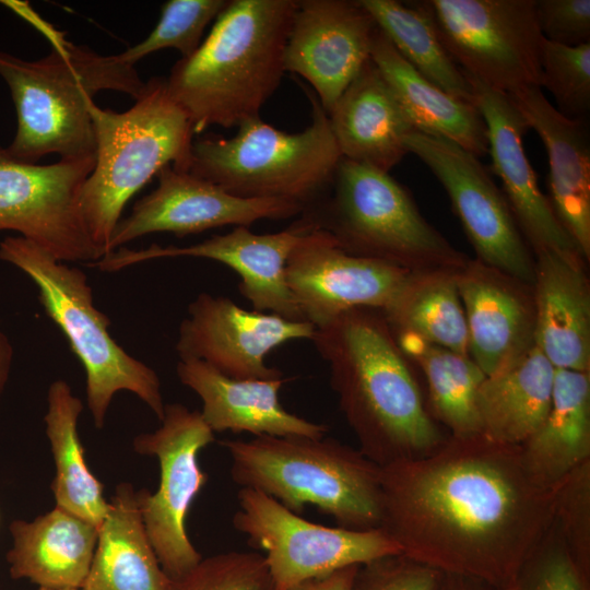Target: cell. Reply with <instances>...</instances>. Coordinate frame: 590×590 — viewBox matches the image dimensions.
<instances>
[{
	"mask_svg": "<svg viewBox=\"0 0 590 590\" xmlns=\"http://www.w3.org/2000/svg\"><path fill=\"white\" fill-rule=\"evenodd\" d=\"M384 530L402 554L488 587L508 581L553 520V489L521 447L447 435L430 453L381 467Z\"/></svg>",
	"mask_w": 590,
	"mask_h": 590,
	"instance_id": "cell-1",
	"label": "cell"
},
{
	"mask_svg": "<svg viewBox=\"0 0 590 590\" xmlns=\"http://www.w3.org/2000/svg\"><path fill=\"white\" fill-rule=\"evenodd\" d=\"M358 450L380 467L417 459L447 437L430 415L382 312L358 308L315 328L310 339Z\"/></svg>",
	"mask_w": 590,
	"mask_h": 590,
	"instance_id": "cell-2",
	"label": "cell"
},
{
	"mask_svg": "<svg viewBox=\"0 0 590 590\" xmlns=\"http://www.w3.org/2000/svg\"><path fill=\"white\" fill-rule=\"evenodd\" d=\"M35 23L51 45L50 52L26 61L0 50V75L16 109L17 130L8 153L37 164L48 154L74 160L96 156L88 106L102 91L139 98L146 85L135 66L118 55L103 56L85 45L66 39L21 1H2Z\"/></svg>",
	"mask_w": 590,
	"mask_h": 590,
	"instance_id": "cell-3",
	"label": "cell"
},
{
	"mask_svg": "<svg viewBox=\"0 0 590 590\" xmlns=\"http://www.w3.org/2000/svg\"><path fill=\"white\" fill-rule=\"evenodd\" d=\"M296 0H231L208 37L166 78L194 133L260 117L279 87Z\"/></svg>",
	"mask_w": 590,
	"mask_h": 590,
	"instance_id": "cell-4",
	"label": "cell"
},
{
	"mask_svg": "<svg viewBox=\"0 0 590 590\" xmlns=\"http://www.w3.org/2000/svg\"><path fill=\"white\" fill-rule=\"evenodd\" d=\"M221 445L240 488L261 492L298 515L312 505L342 528L380 527L381 467L358 449L332 437L258 436Z\"/></svg>",
	"mask_w": 590,
	"mask_h": 590,
	"instance_id": "cell-5",
	"label": "cell"
},
{
	"mask_svg": "<svg viewBox=\"0 0 590 590\" xmlns=\"http://www.w3.org/2000/svg\"><path fill=\"white\" fill-rule=\"evenodd\" d=\"M96 142L94 168L80 208L102 258L128 201L165 166L188 172L193 126L168 93L166 78L146 81L135 104L122 113L88 106Z\"/></svg>",
	"mask_w": 590,
	"mask_h": 590,
	"instance_id": "cell-6",
	"label": "cell"
},
{
	"mask_svg": "<svg viewBox=\"0 0 590 590\" xmlns=\"http://www.w3.org/2000/svg\"><path fill=\"white\" fill-rule=\"evenodd\" d=\"M299 216L328 232L345 252L408 272L458 271L469 260L389 173L343 157L329 192Z\"/></svg>",
	"mask_w": 590,
	"mask_h": 590,
	"instance_id": "cell-7",
	"label": "cell"
},
{
	"mask_svg": "<svg viewBox=\"0 0 590 590\" xmlns=\"http://www.w3.org/2000/svg\"><path fill=\"white\" fill-rule=\"evenodd\" d=\"M311 122L288 133L260 117L229 139L206 134L192 142L188 172L243 199H282L307 209L330 190L342 155L329 116L306 88Z\"/></svg>",
	"mask_w": 590,
	"mask_h": 590,
	"instance_id": "cell-8",
	"label": "cell"
},
{
	"mask_svg": "<svg viewBox=\"0 0 590 590\" xmlns=\"http://www.w3.org/2000/svg\"><path fill=\"white\" fill-rule=\"evenodd\" d=\"M0 259L36 285L46 315L60 328L86 375V402L96 428H103L114 396L130 391L161 421L165 403L156 371L127 353L108 331L109 318L93 300L86 275L57 260L22 236L0 241Z\"/></svg>",
	"mask_w": 590,
	"mask_h": 590,
	"instance_id": "cell-9",
	"label": "cell"
},
{
	"mask_svg": "<svg viewBox=\"0 0 590 590\" xmlns=\"http://www.w3.org/2000/svg\"><path fill=\"white\" fill-rule=\"evenodd\" d=\"M233 527L250 545L264 551L274 590L379 557L401 554L400 546L380 528L352 530L308 521L274 498L241 487Z\"/></svg>",
	"mask_w": 590,
	"mask_h": 590,
	"instance_id": "cell-10",
	"label": "cell"
},
{
	"mask_svg": "<svg viewBox=\"0 0 590 590\" xmlns=\"http://www.w3.org/2000/svg\"><path fill=\"white\" fill-rule=\"evenodd\" d=\"M452 60L469 76L511 94L541 87L543 35L535 0H424Z\"/></svg>",
	"mask_w": 590,
	"mask_h": 590,
	"instance_id": "cell-11",
	"label": "cell"
},
{
	"mask_svg": "<svg viewBox=\"0 0 590 590\" xmlns=\"http://www.w3.org/2000/svg\"><path fill=\"white\" fill-rule=\"evenodd\" d=\"M161 426L133 439L137 453L154 456L160 465V483L151 493L137 491L142 521L158 558L172 579L182 577L202 558L186 530L192 502L208 481L199 464L200 451L215 440L199 411L180 403L165 404Z\"/></svg>",
	"mask_w": 590,
	"mask_h": 590,
	"instance_id": "cell-12",
	"label": "cell"
},
{
	"mask_svg": "<svg viewBox=\"0 0 590 590\" xmlns=\"http://www.w3.org/2000/svg\"><path fill=\"white\" fill-rule=\"evenodd\" d=\"M96 156L38 165L0 146V231H14L59 261L102 258L85 226L80 194Z\"/></svg>",
	"mask_w": 590,
	"mask_h": 590,
	"instance_id": "cell-13",
	"label": "cell"
},
{
	"mask_svg": "<svg viewBox=\"0 0 590 590\" xmlns=\"http://www.w3.org/2000/svg\"><path fill=\"white\" fill-rule=\"evenodd\" d=\"M404 145L442 185L476 259L532 285L534 256L480 157L448 139L416 130Z\"/></svg>",
	"mask_w": 590,
	"mask_h": 590,
	"instance_id": "cell-14",
	"label": "cell"
},
{
	"mask_svg": "<svg viewBox=\"0 0 590 590\" xmlns=\"http://www.w3.org/2000/svg\"><path fill=\"white\" fill-rule=\"evenodd\" d=\"M315 327L274 314L246 310L224 296L199 294L180 322L175 349L179 359L197 358L235 379H280L266 356L293 340H310Z\"/></svg>",
	"mask_w": 590,
	"mask_h": 590,
	"instance_id": "cell-15",
	"label": "cell"
},
{
	"mask_svg": "<svg viewBox=\"0 0 590 590\" xmlns=\"http://www.w3.org/2000/svg\"><path fill=\"white\" fill-rule=\"evenodd\" d=\"M409 273L347 253L328 232L315 227L302 236L285 266L294 300L315 328L353 309L385 310Z\"/></svg>",
	"mask_w": 590,
	"mask_h": 590,
	"instance_id": "cell-16",
	"label": "cell"
},
{
	"mask_svg": "<svg viewBox=\"0 0 590 590\" xmlns=\"http://www.w3.org/2000/svg\"><path fill=\"white\" fill-rule=\"evenodd\" d=\"M311 228L300 216L286 229L270 234H255L247 226H235L227 234L213 235L186 247H161L153 244L141 250H115L87 266L115 272L153 259H211L238 274V290L251 303L253 310L305 321L287 286L285 266L302 236Z\"/></svg>",
	"mask_w": 590,
	"mask_h": 590,
	"instance_id": "cell-17",
	"label": "cell"
},
{
	"mask_svg": "<svg viewBox=\"0 0 590 590\" xmlns=\"http://www.w3.org/2000/svg\"><path fill=\"white\" fill-rule=\"evenodd\" d=\"M155 190L138 200L131 213L117 224L108 253L121 245L152 233L178 237L233 225L250 226L260 220L300 215L304 206L282 199H243L189 172L165 166Z\"/></svg>",
	"mask_w": 590,
	"mask_h": 590,
	"instance_id": "cell-18",
	"label": "cell"
},
{
	"mask_svg": "<svg viewBox=\"0 0 590 590\" xmlns=\"http://www.w3.org/2000/svg\"><path fill=\"white\" fill-rule=\"evenodd\" d=\"M377 28L358 0H300L284 51L285 72L305 79L329 114L370 59Z\"/></svg>",
	"mask_w": 590,
	"mask_h": 590,
	"instance_id": "cell-19",
	"label": "cell"
},
{
	"mask_svg": "<svg viewBox=\"0 0 590 590\" xmlns=\"http://www.w3.org/2000/svg\"><path fill=\"white\" fill-rule=\"evenodd\" d=\"M465 76L486 127L493 172L502 180V191L533 256L543 251L579 252L540 189L523 146L529 127L518 107L508 94Z\"/></svg>",
	"mask_w": 590,
	"mask_h": 590,
	"instance_id": "cell-20",
	"label": "cell"
},
{
	"mask_svg": "<svg viewBox=\"0 0 590 590\" xmlns=\"http://www.w3.org/2000/svg\"><path fill=\"white\" fill-rule=\"evenodd\" d=\"M469 354L489 376L534 344L532 285L479 259L457 272Z\"/></svg>",
	"mask_w": 590,
	"mask_h": 590,
	"instance_id": "cell-21",
	"label": "cell"
},
{
	"mask_svg": "<svg viewBox=\"0 0 590 590\" xmlns=\"http://www.w3.org/2000/svg\"><path fill=\"white\" fill-rule=\"evenodd\" d=\"M508 95L544 144L550 203L581 256L589 261L590 142L586 119L560 114L539 86L523 87Z\"/></svg>",
	"mask_w": 590,
	"mask_h": 590,
	"instance_id": "cell-22",
	"label": "cell"
},
{
	"mask_svg": "<svg viewBox=\"0 0 590 590\" xmlns=\"http://www.w3.org/2000/svg\"><path fill=\"white\" fill-rule=\"evenodd\" d=\"M176 373L180 382L201 399V416L213 433L310 438L328 433L327 425L284 409L279 398L284 378L235 379L197 358L179 359Z\"/></svg>",
	"mask_w": 590,
	"mask_h": 590,
	"instance_id": "cell-23",
	"label": "cell"
},
{
	"mask_svg": "<svg viewBox=\"0 0 590 590\" xmlns=\"http://www.w3.org/2000/svg\"><path fill=\"white\" fill-rule=\"evenodd\" d=\"M534 344L558 369L590 371V282L579 252L534 255Z\"/></svg>",
	"mask_w": 590,
	"mask_h": 590,
	"instance_id": "cell-24",
	"label": "cell"
},
{
	"mask_svg": "<svg viewBox=\"0 0 590 590\" xmlns=\"http://www.w3.org/2000/svg\"><path fill=\"white\" fill-rule=\"evenodd\" d=\"M328 116L342 157L385 173L408 154L404 140L415 130L370 59Z\"/></svg>",
	"mask_w": 590,
	"mask_h": 590,
	"instance_id": "cell-25",
	"label": "cell"
},
{
	"mask_svg": "<svg viewBox=\"0 0 590 590\" xmlns=\"http://www.w3.org/2000/svg\"><path fill=\"white\" fill-rule=\"evenodd\" d=\"M12 545L7 553L13 579H26L38 588L80 589L94 556L98 528L55 506L27 521L9 526Z\"/></svg>",
	"mask_w": 590,
	"mask_h": 590,
	"instance_id": "cell-26",
	"label": "cell"
},
{
	"mask_svg": "<svg viewBox=\"0 0 590 590\" xmlns=\"http://www.w3.org/2000/svg\"><path fill=\"white\" fill-rule=\"evenodd\" d=\"M370 60L416 131L448 139L477 157L488 152L486 127L476 106L448 94L417 72L379 27Z\"/></svg>",
	"mask_w": 590,
	"mask_h": 590,
	"instance_id": "cell-27",
	"label": "cell"
},
{
	"mask_svg": "<svg viewBox=\"0 0 590 590\" xmlns=\"http://www.w3.org/2000/svg\"><path fill=\"white\" fill-rule=\"evenodd\" d=\"M555 367L533 344L509 364L486 376L476 397L482 435L521 446L545 420Z\"/></svg>",
	"mask_w": 590,
	"mask_h": 590,
	"instance_id": "cell-28",
	"label": "cell"
},
{
	"mask_svg": "<svg viewBox=\"0 0 590 590\" xmlns=\"http://www.w3.org/2000/svg\"><path fill=\"white\" fill-rule=\"evenodd\" d=\"M146 534L137 491L120 483L98 528L92 564L81 590H172Z\"/></svg>",
	"mask_w": 590,
	"mask_h": 590,
	"instance_id": "cell-29",
	"label": "cell"
},
{
	"mask_svg": "<svg viewBox=\"0 0 590 590\" xmlns=\"http://www.w3.org/2000/svg\"><path fill=\"white\" fill-rule=\"evenodd\" d=\"M520 447L528 472L548 489L590 460V371L555 368L547 415Z\"/></svg>",
	"mask_w": 590,
	"mask_h": 590,
	"instance_id": "cell-30",
	"label": "cell"
},
{
	"mask_svg": "<svg viewBox=\"0 0 590 590\" xmlns=\"http://www.w3.org/2000/svg\"><path fill=\"white\" fill-rule=\"evenodd\" d=\"M83 410L80 398L66 380L52 381L47 392L46 435L55 463L51 484L56 505L99 528L107 516L109 500L104 486L88 469L78 433Z\"/></svg>",
	"mask_w": 590,
	"mask_h": 590,
	"instance_id": "cell-31",
	"label": "cell"
},
{
	"mask_svg": "<svg viewBox=\"0 0 590 590\" xmlns=\"http://www.w3.org/2000/svg\"><path fill=\"white\" fill-rule=\"evenodd\" d=\"M393 335L410 363L418 366L425 377L427 408L433 418L451 436L482 434L476 397L486 375L471 356L430 343L411 332Z\"/></svg>",
	"mask_w": 590,
	"mask_h": 590,
	"instance_id": "cell-32",
	"label": "cell"
},
{
	"mask_svg": "<svg viewBox=\"0 0 590 590\" xmlns=\"http://www.w3.org/2000/svg\"><path fill=\"white\" fill-rule=\"evenodd\" d=\"M457 272H410L391 303L381 311L392 333L411 332L470 356Z\"/></svg>",
	"mask_w": 590,
	"mask_h": 590,
	"instance_id": "cell-33",
	"label": "cell"
},
{
	"mask_svg": "<svg viewBox=\"0 0 590 590\" xmlns=\"http://www.w3.org/2000/svg\"><path fill=\"white\" fill-rule=\"evenodd\" d=\"M398 52L448 94L473 103L463 71L446 50L422 1L358 0Z\"/></svg>",
	"mask_w": 590,
	"mask_h": 590,
	"instance_id": "cell-34",
	"label": "cell"
},
{
	"mask_svg": "<svg viewBox=\"0 0 590 590\" xmlns=\"http://www.w3.org/2000/svg\"><path fill=\"white\" fill-rule=\"evenodd\" d=\"M228 0H169L145 39L118 54L121 60L135 63L162 49H176L181 58L191 56L201 45L205 27L225 9Z\"/></svg>",
	"mask_w": 590,
	"mask_h": 590,
	"instance_id": "cell-35",
	"label": "cell"
},
{
	"mask_svg": "<svg viewBox=\"0 0 590 590\" xmlns=\"http://www.w3.org/2000/svg\"><path fill=\"white\" fill-rule=\"evenodd\" d=\"M541 87L554 96L557 110L585 119L590 109V43L566 46L543 39L540 56Z\"/></svg>",
	"mask_w": 590,
	"mask_h": 590,
	"instance_id": "cell-36",
	"label": "cell"
},
{
	"mask_svg": "<svg viewBox=\"0 0 590 590\" xmlns=\"http://www.w3.org/2000/svg\"><path fill=\"white\" fill-rule=\"evenodd\" d=\"M488 590H590L553 523L514 576Z\"/></svg>",
	"mask_w": 590,
	"mask_h": 590,
	"instance_id": "cell-37",
	"label": "cell"
},
{
	"mask_svg": "<svg viewBox=\"0 0 590 590\" xmlns=\"http://www.w3.org/2000/svg\"><path fill=\"white\" fill-rule=\"evenodd\" d=\"M553 523L574 562L590 578V460L553 487Z\"/></svg>",
	"mask_w": 590,
	"mask_h": 590,
	"instance_id": "cell-38",
	"label": "cell"
},
{
	"mask_svg": "<svg viewBox=\"0 0 590 590\" xmlns=\"http://www.w3.org/2000/svg\"><path fill=\"white\" fill-rule=\"evenodd\" d=\"M172 590H274L264 556L231 551L201 558Z\"/></svg>",
	"mask_w": 590,
	"mask_h": 590,
	"instance_id": "cell-39",
	"label": "cell"
},
{
	"mask_svg": "<svg viewBox=\"0 0 590 590\" xmlns=\"http://www.w3.org/2000/svg\"><path fill=\"white\" fill-rule=\"evenodd\" d=\"M444 575L401 553L358 566L351 590H439Z\"/></svg>",
	"mask_w": 590,
	"mask_h": 590,
	"instance_id": "cell-40",
	"label": "cell"
},
{
	"mask_svg": "<svg viewBox=\"0 0 590 590\" xmlns=\"http://www.w3.org/2000/svg\"><path fill=\"white\" fill-rule=\"evenodd\" d=\"M543 37L566 46L590 43V0H535Z\"/></svg>",
	"mask_w": 590,
	"mask_h": 590,
	"instance_id": "cell-41",
	"label": "cell"
},
{
	"mask_svg": "<svg viewBox=\"0 0 590 590\" xmlns=\"http://www.w3.org/2000/svg\"><path fill=\"white\" fill-rule=\"evenodd\" d=\"M358 566H351L329 575L300 582L287 590H351Z\"/></svg>",
	"mask_w": 590,
	"mask_h": 590,
	"instance_id": "cell-42",
	"label": "cell"
},
{
	"mask_svg": "<svg viewBox=\"0 0 590 590\" xmlns=\"http://www.w3.org/2000/svg\"><path fill=\"white\" fill-rule=\"evenodd\" d=\"M13 357V345L0 326V398L10 378Z\"/></svg>",
	"mask_w": 590,
	"mask_h": 590,
	"instance_id": "cell-43",
	"label": "cell"
},
{
	"mask_svg": "<svg viewBox=\"0 0 590 590\" xmlns=\"http://www.w3.org/2000/svg\"><path fill=\"white\" fill-rule=\"evenodd\" d=\"M439 590H488V586L473 578L445 574Z\"/></svg>",
	"mask_w": 590,
	"mask_h": 590,
	"instance_id": "cell-44",
	"label": "cell"
},
{
	"mask_svg": "<svg viewBox=\"0 0 590 590\" xmlns=\"http://www.w3.org/2000/svg\"><path fill=\"white\" fill-rule=\"evenodd\" d=\"M37 590H80V589H47V588H38Z\"/></svg>",
	"mask_w": 590,
	"mask_h": 590,
	"instance_id": "cell-45",
	"label": "cell"
}]
</instances>
